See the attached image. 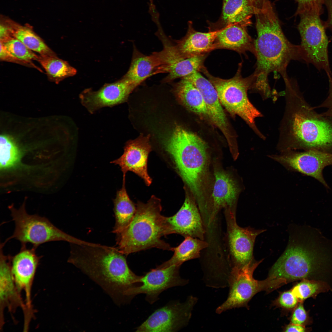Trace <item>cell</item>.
Here are the masks:
<instances>
[{
    "label": "cell",
    "instance_id": "obj_1",
    "mask_svg": "<svg viewBox=\"0 0 332 332\" xmlns=\"http://www.w3.org/2000/svg\"><path fill=\"white\" fill-rule=\"evenodd\" d=\"M332 264V240L318 229L299 226L290 234L288 246L264 280L271 291L294 281L306 279Z\"/></svg>",
    "mask_w": 332,
    "mask_h": 332
},
{
    "label": "cell",
    "instance_id": "obj_2",
    "mask_svg": "<svg viewBox=\"0 0 332 332\" xmlns=\"http://www.w3.org/2000/svg\"><path fill=\"white\" fill-rule=\"evenodd\" d=\"M68 262L96 282L118 305L127 303L129 293L141 285L142 276L133 273L117 248L89 243L70 244Z\"/></svg>",
    "mask_w": 332,
    "mask_h": 332
},
{
    "label": "cell",
    "instance_id": "obj_3",
    "mask_svg": "<svg viewBox=\"0 0 332 332\" xmlns=\"http://www.w3.org/2000/svg\"><path fill=\"white\" fill-rule=\"evenodd\" d=\"M277 144L282 152L314 150L332 153V117L316 112L298 86L285 89Z\"/></svg>",
    "mask_w": 332,
    "mask_h": 332
},
{
    "label": "cell",
    "instance_id": "obj_4",
    "mask_svg": "<svg viewBox=\"0 0 332 332\" xmlns=\"http://www.w3.org/2000/svg\"><path fill=\"white\" fill-rule=\"evenodd\" d=\"M257 37L254 41L257 62L251 89L263 99L271 96L268 76L271 72L280 73L288 79L286 68L291 60H303L300 45L291 44L286 38L270 1L255 14Z\"/></svg>",
    "mask_w": 332,
    "mask_h": 332
},
{
    "label": "cell",
    "instance_id": "obj_5",
    "mask_svg": "<svg viewBox=\"0 0 332 332\" xmlns=\"http://www.w3.org/2000/svg\"><path fill=\"white\" fill-rule=\"evenodd\" d=\"M201 212L210 208L214 178L207 143L196 134L176 126L165 145Z\"/></svg>",
    "mask_w": 332,
    "mask_h": 332
},
{
    "label": "cell",
    "instance_id": "obj_6",
    "mask_svg": "<svg viewBox=\"0 0 332 332\" xmlns=\"http://www.w3.org/2000/svg\"><path fill=\"white\" fill-rule=\"evenodd\" d=\"M132 221L117 234V247L124 255L155 247L173 251L161 239L169 234L166 217L161 214L160 200L152 196L146 203L138 201Z\"/></svg>",
    "mask_w": 332,
    "mask_h": 332
},
{
    "label": "cell",
    "instance_id": "obj_7",
    "mask_svg": "<svg viewBox=\"0 0 332 332\" xmlns=\"http://www.w3.org/2000/svg\"><path fill=\"white\" fill-rule=\"evenodd\" d=\"M242 67L241 62L235 75L229 79L214 76L205 67L200 72L214 85L222 105L230 114L233 117L239 116L258 136L265 139V136L257 127L255 121L263 115L250 102L247 96V91L251 88L254 77L252 74L243 78L241 74Z\"/></svg>",
    "mask_w": 332,
    "mask_h": 332
},
{
    "label": "cell",
    "instance_id": "obj_8",
    "mask_svg": "<svg viewBox=\"0 0 332 332\" xmlns=\"http://www.w3.org/2000/svg\"><path fill=\"white\" fill-rule=\"evenodd\" d=\"M15 224L13 234L4 243L12 239L19 241L22 245L30 243L37 248L40 245L55 241H64L70 244L88 243L70 235L54 225L47 218L38 215H30L26 211L24 203L18 209L9 207Z\"/></svg>",
    "mask_w": 332,
    "mask_h": 332
},
{
    "label": "cell",
    "instance_id": "obj_9",
    "mask_svg": "<svg viewBox=\"0 0 332 332\" xmlns=\"http://www.w3.org/2000/svg\"><path fill=\"white\" fill-rule=\"evenodd\" d=\"M298 26L301 39L303 60L318 70L325 71L328 78L332 76L328 55V40L324 22L318 14L303 12L298 14Z\"/></svg>",
    "mask_w": 332,
    "mask_h": 332
},
{
    "label": "cell",
    "instance_id": "obj_10",
    "mask_svg": "<svg viewBox=\"0 0 332 332\" xmlns=\"http://www.w3.org/2000/svg\"><path fill=\"white\" fill-rule=\"evenodd\" d=\"M254 260L241 267L231 268L228 279L229 287L226 300L218 307L216 312L220 314L227 310L241 307H247V304L257 293L264 290L263 280L258 281L253 277L254 271L262 262Z\"/></svg>",
    "mask_w": 332,
    "mask_h": 332
},
{
    "label": "cell",
    "instance_id": "obj_11",
    "mask_svg": "<svg viewBox=\"0 0 332 332\" xmlns=\"http://www.w3.org/2000/svg\"><path fill=\"white\" fill-rule=\"evenodd\" d=\"M197 301L189 296L184 302L169 303L154 312L136 328V332H175L186 326Z\"/></svg>",
    "mask_w": 332,
    "mask_h": 332
},
{
    "label": "cell",
    "instance_id": "obj_12",
    "mask_svg": "<svg viewBox=\"0 0 332 332\" xmlns=\"http://www.w3.org/2000/svg\"><path fill=\"white\" fill-rule=\"evenodd\" d=\"M224 211L231 268L241 267L254 260L253 251L256 237L265 230L240 227L237 223L235 212L228 210Z\"/></svg>",
    "mask_w": 332,
    "mask_h": 332
},
{
    "label": "cell",
    "instance_id": "obj_13",
    "mask_svg": "<svg viewBox=\"0 0 332 332\" xmlns=\"http://www.w3.org/2000/svg\"><path fill=\"white\" fill-rule=\"evenodd\" d=\"M270 157L286 167L316 179L328 188L322 174L323 169L332 165V153L314 150L302 152L290 150Z\"/></svg>",
    "mask_w": 332,
    "mask_h": 332
},
{
    "label": "cell",
    "instance_id": "obj_14",
    "mask_svg": "<svg viewBox=\"0 0 332 332\" xmlns=\"http://www.w3.org/2000/svg\"><path fill=\"white\" fill-rule=\"evenodd\" d=\"M184 77L191 81L200 92L207 109L208 119L223 133L229 147L235 146L237 144V136L229 122L214 85L199 72Z\"/></svg>",
    "mask_w": 332,
    "mask_h": 332
},
{
    "label": "cell",
    "instance_id": "obj_15",
    "mask_svg": "<svg viewBox=\"0 0 332 332\" xmlns=\"http://www.w3.org/2000/svg\"><path fill=\"white\" fill-rule=\"evenodd\" d=\"M180 267L173 265L152 269L142 276L141 285L130 291L129 297L132 299L138 294H145L146 300L152 304L158 300L159 295L164 291L172 287L185 285L188 280L180 275Z\"/></svg>",
    "mask_w": 332,
    "mask_h": 332
},
{
    "label": "cell",
    "instance_id": "obj_16",
    "mask_svg": "<svg viewBox=\"0 0 332 332\" xmlns=\"http://www.w3.org/2000/svg\"><path fill=\"white\" fill-rule=\"evenodd\" d=\"M214 183L206 226L209 225L222 208L235 212L240 188L231 175L218 163L214 164Z\"/></svg>",
    "mask_w": 332,
    "mask_h": 332
},
{
    "label": "cell",
    "instance_id": "obj_17",
    "mask_svg": "<svg viewBox=\"0 0 332 332\" xmlns=\"http://www.w3.org/2000/svg\"><path fill=\"white\" fill-rule=\"evenodd\" d=\"M37 248H26L22 245L20 251L11 256L12 273L16 286L19 292L25 294V305L27 311L32 312L34 310L31 300V290L37 267L42 256L36 253Z\"/></svg>",
    "mask_w": 332,
    "mask_h": 332
},
{
    "label": "cell",
    "instance_id": "obj_18",
    "mask_svg": "<svg viewBox=\"0 0 332 332\" xmlns=\"http://www.w3.org/2000/svg\"><path fill=\"white\" fill-rule=\"evenodd\" d=\"M184 202L174 215L166 217L169 234H177L204 240V224L197 204L190 192L186 189Z\"/></svg>",
    "mask_w": 332,
    "mask_h": 332
},
{
    "label": "cell",
    "instance_id": "obj_19",
    "mask_svg": "<svg viewBox=\"0 0 332 332\" xmlns=\"http://www.w3.org/2000/svg\"><path fill=\"white\" fill-rule=\"evenodd\" d=\"M149 138V136H141L129 141L122 155L111 162L120 167L123 175L132 172L141 177L147 186L151 184L152 180L147 170L148 156L151 150Z\"/></svg>",
    "mask_w": 332,
    "mask_h": 332
},
{
    "label": "cell",
    "instance_id": "obj_20",
    "mask_svg": "<svg viewBox=\"0 0 332 332\" xmlns=\"http://www.w3.org/2000/svg\"><path fill=\"white\" fill-rule=\"evenodd\" d=\"M136 87L126 78L105 85L97 91L86 90L80 96L82 104L91 113L122 103Z\"/></svg>",
    "mask_w": 332,
    "mask_h": 332
},
{
    "label": "cell",
    "instance_id": "obj_21",
    "mask_svg": "<svg viewBox=\"0 0 332 332\" xmlns=\"http://www.w3.org/2000/svg\"><path fill=\"white\" fill-rule=\"evenodd\" d=\"M3 246L0 244V328L4 323L3 312L7 309L11 314L18 307H21L24 313L26 306L21 293L16 285L12 273L11 255H5L3 251Z\"/></svg>",
    "mask_w": 332,
    "mask_h": 332
},
{
    "label": "cell",
    "instance_id": "obj_22",
    "mask_svg": "<svg viewBox=\"0 0 332 332\" xmlns=\"http://www.w3.org/2000/svg\"><path fill=\"white\" fill-rule=\"evenodd\" d=\"M247 26L240 24L227 26L217 31L215 49H227L239 54L249 51L255 56L254 42L248 34Z\"/></svg>",
    "mask_w": 332,
    "mask_h": 332
},
{
    "label": "cell",
    "instance_id": "obj_23",
    "mask_svg": "<svg viewBox=\"0 0 332 332\" xmlns=\"http://www.w3.org/2000/svg\"><path fill=\"white\" fill-rule=\"evenodd\" d=\"M185 36L177 40L175 45L180 54L184 58L208 54L215 50L214 42L217 31L201 32L196 31L192 22L188 24Z\"/></svg>",
    "mask_w": 332,
    "mask_h": 332
},
{
    "label": "cell",
    "instance_id": "obj_24",
    "mask_svg": "<svg viewBox=\"0 0 332 332\" xmlns=\"http://www.w3.org/2000/svg\"><path fill=\"white\" fill-rule=\"evenodd\" d=\"M255 10L249 0H223L222 11L219 20L208 27L209 31H215L227 26L251 24L250 18Z\"/></svg>",
    "mask_w": 332,
    "mask_h": 332
},
{
    "label": "cell",
    "instance_id": "obj_25",
    "mask_svg": "<svg viewBox=\"0 0 332 332\" xmlns=\"http://www.w3.org/2000/svg\"><path fill=\"white\" fill-rule=\"evenodd\" d=\"M161 64L155 52L150 56L134 49L130 67L124 77L136 87L148 77L160 72Z\"/></svg>",
    "mask_w": 332,
    "mask_h": 332
},
{
    "label": "cell",
    "instance_id": "obj_26",
    "mask_svg": "<svg viewBox=\"0 0 332 332\" xmlns=\"http://www.w3.org/2000/svg\"><path fill=\"white\" fill-rule=\"evenodd\" d=\"M175 92L180 102L190 111L208 119L207 109L198 89L185 77L176 84Z\"/></svg>",
    "mask_w": 332,
    "mask_h": 332
},
{
    "label": "cell",
    "instance_id": "obj_27",
    "mask_svg": "<svg viewBox=\"0 0 332 332\" xmlns=\"http://www.w3.org/2000/svg\"><path fill=\"white\" fill-rule=\"evenodd\" d=\"M125 175H123L121 188L113 200L115 223L112 232L118 234L129 224L136 211V206L130 198L125 187Z\"/></svg>",
    "mask_w": 332,
    "mask_h": 332
},
{
    "label": "cell",
    "instance_id": "obj_28",
    "mask_svg": "<svg viewBox=\"0 0 332 332\" xmlns=\"http://www.w3.org/2000/svg\"><path fill=\"white\" fill-rule=\"evenodd\" d=\"M208 246V243L203 240L189 236L185 237L180 245L173 248L174 253L171 258L156 267L165 268L173 265L180 267L185 261L199 257L201 251Z\"/></svg>",
    "mask_w": 332,
    "mask_h": 332
},
{
    "label": "cell",
    "instance_id": "obj_29",
    "mask_svg": "<svg viewBox=\"0 0 332 332\" xmlns=\"http://www.w3.org/2000/svg\"><path fill=\"white\" fill-rule=\"evenodd\" d=\"M38 61L45 70L48 78L57 83L77 73L76 69L57 56L40 55Z\"/></svg>",
    "mask_w": 332,
    "mask_h": 332
},
{
    "label": "cell",
    "instance_id": "obj_30",
    "mask_svg": "<svg viewBox=\"0 0 332 332\" xmlns=\"http://www.w3.org/2000/svg\"><path fill=\"white\" fill-rule=\"evenodd\" d=\"M12 35L30 49L38 53L41 55L57 56L55 53L30 27L14 23Z\"/></svg>",
    "mask_w": 332,
    "mask_h": 332
},
{
    "label": "cell",
    "instance_id": "obj_31",
    "mask_svg": "<svg viewBox=\"0 0 332 332\" xmlns=\"http://www.w3.org/2000/svg\"><path fill=\"white\" fill-rule=\"evenodd\" d=\"M0 42L11 55L22 62L25 65L36 67L32 61L33 60L38 61L39 56L20 41L12 37Z\"/></svg>",
    "mask_w": 332,
    "mask_h": 332
},
{
    "label": "cell",
    "instance_id": "obj_32",
    "mask_svg": "<svg viewBox=\"0 0 332 332\" xmlns=\"http://www.w3.org/2000/svg\"><path fill=\"white\" fill-rule=\"evenodd\" d=\"M0 140V167L2 168H10L18 161L19 158L18 150L9 136L1 135Z\"/></svg>",
    "mask_w": 332,
    "mask_h": 332
},
{
    "label": "cell",
    "instance_id": "obj_33",
    "mask_svg": "<svg viewBox=\"0 0 332 332\" xmlns=\"http://www.w3.org/2000/svg\"><path fill=\"white\" fill-rule=\"evenodd\" d=\"M320 287L319 283L306 279L295 285L291 290L299 301L302 302L317 293Z\"/></svg>",
    "mask_w": 332,
    "mask_h": 332
},
{
    "label": "cell",
    "instance_id": "obj_34",
    "mask_svg": "<svg viewBox=\"0 0 332 332\" xmlns=\"http://www.w3.org/2000/svg\"><path fill=\"white\" fill-rule=\"evenodd\" d=\"M298 4L296 15L303 12H309L319 15L323 11V5L326 0H294Z\"/></svg>",
    "mask_w": 332,
    "mask_h": 332
},
{
    "label": "cell",
    "instance_id": "obj_35",
    "mask_svg": "<svg viewBox=\"0 0 332 332\" xmlns=\"http://www.w3.org/2000/svg\"><path fill=\"white\" fill-rule=\"evenodd\" d=\"M299 302L290 290L280 293L274 303L277 306L285 310H290L294 309Z\"/></svg>",
    "mask_w": 332,
    "mask_h": 332
},
{
    "label": "cell",
    "instance_id": "obj_36",
    "mask_svg": "<svg viewBox=\"0 0 332 332\" xmlns=\"http://www.w3.org/2000/svg\"><path fill=\"white\" fill-rule=\"evenodd\" d=\"M307 317L306 312L301 302L294 308L290 318V323L303 326Z\"/></svg>",
    "mask_w": 332,
    "mask_h": 332
},
{
    "label": "cell",
    "instance_id": "obj_37",
    "mask_svg": "<svg viewBox=\"0 0 332 332\" xmlns=\"http://www.w3.org/2000/svg\"><path fill=\"white\" fill-rule=\"evenodd\" d=\"M329 89L328 96L326 99L318 108H324L326 110L322 113L326 116L332 117V76L328 78Z\"/></svg>",
    "mask_w": 332,
    "mask_h": 332
},
{
    "label": "cell",
    "instance_id": "obj_38",
    "mask_svg": "<svg viewBox=\"0 0 332 332\" xmlns=\"http://www.w3.org/2000/svg\"><path fill=\"white\" fill-rule=\"evenodd\" d=\"M0 59L1 61L11 62L24 65V64L11 55L0 43Z\"/></svg>",
    "mask_w": 332,
    "mask_h": 332
},
{
    "label": "cell",
    "instance_id": "obj_39",
    "mask_svg": "<svg viewBox=\"0 0 332 332\" xmlns=\"http://www.w3.org/2000/svg\"><path fill=\"white\" fill-rule=\"evenodd\" d=\"M325 4L328 11V18L327 21L324 22L326 28H328L332 31V0H326Z\"/></svg>",
    "mask_w": 332,
    "mask_h": 332
},
{
    "label": "cell",
    "instance_id": "obj_40",
    "mask_svg": "<svg viewBox=\"0 0 332 332\" xmlns=\"http://www.w3.org/2000/svg\"><path fill=\"white\" fill-rule=\"evenodd\" d=\"M283 331L285 332H302L305 331L306 329L303 325L290 323L284 328Z\"/></svg>",
    "mask_w": 332,
    "mask_h": 332
},
{
    "label": "cell",
    "instance_id": "obj_41",
    "mask_svg": "<svg viewBox=\"0 0 332 332\" xmlns=\"http://www.w3.org/2000/svg\"><path fill=\"white\" fill-rule=\"evenodd\" d=\"M255 10V12L257 10H261L266 3L269 0H249Z\"/></svg>",
    "mask_w": 332,
    "mask_h": 332
}]
</instances>
